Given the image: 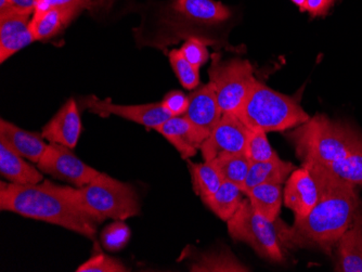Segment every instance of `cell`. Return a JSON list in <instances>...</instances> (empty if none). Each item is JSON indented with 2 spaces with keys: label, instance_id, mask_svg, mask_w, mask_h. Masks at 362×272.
I'll use <instances>...</instances> for the list:
<instances>
[{
  "label": "cell",
  "instance_id": "cell-10",
  "mask_svg": "<svg viewBox=\"0 0 362 272\" xmlns=\"http://www.w3.org/2000/svg\"><path fill=\"white\" fill-rule=\"evenodd\" d=\"M84 109L88 110L91 114L99 117L117 115L128 121L135 122L140 125L156 129L160 124L165 123L172 115L164 109L162 103H149V105H115L110 99L100 100L95 95H88L81 100Z\"/></svg>",
  "mask_w": 362,
  "mask_h": 272
},
{
  "label": "cell",
  "instance_id": "cell-33",
  "mask_svg": "<svg viewBox=\"0 0 362 272\" xmlns=\"http://www.w3.org/2000/svg\"><path fill=\"white\" fill-rule=\"evenodd\" d=\"M160 103L172 117H181L188 109L189 97L179 90L170 91Z\"/></svg>",
  "mask_w": 362,
  "mask_h": 272
},
{
  "label": "cell",
  "instance_id": "cell-3",
  "mask_svg": "<svg viewBox=\"0 0 362 272\" xmlns=\"http://www.w3.org/2000/svg\"><path fill=\"white\" fill-rule=\"evenodd\" d=\"M303 163L327 165L362 145V137L351 126L332 121L323 114L286 133Z\"/></svg>",
  "mask_w": 362,
  "mask_h": 272
},
{
  "label": "cell",
  "instance_id": "cell-23",
  "mask_svg": "<svg viewBox=\"0 0 362 272\" xmlns=\"http://www.w3.org/2000/svg\"><path fill=\"white\" fill-rule=\"evenodd\" d=\"M243 190L233 182L223 180L218 190L203 199L209 210L223 221L229 220L243 202Z\"/></svg>",
  "mask_w": 362,
  "mask_h": 272
},
{
  "label": "cell",
  "instance_id": "cell-13",
  "mask_svg": "<svg viewBox=\"0 0 362 272\" xmlns=\"http://www.w3.org/2000/svg\"><path fill=\"white\" fill-rule=\"evenodd\" d=\"M28 14L11 11L0 14V62L36 42L30 30Z\"/></svg>",
  "mask_w": 362,
  "mask_h": 272
},
{
  "label": "cell",
  "instance_id": "cell-1",
  "mask_svg": "<svg viewBox=\"0 0 362 272\" xmlns=\"http://www.w3.org/2000/svg\"><path fill=\"white\" fill-rule=\"evenodd\" d=\"M314 172L320 187V196L308 216L295 219L292 228L280 232L288 245L315 247L331 254L337 241L361 210L355 186L316 163H303Z\"/></svg>",
  "mask_w": 362,
  "mask_h": 272
},
{
  "label": "cell",
  "instance_id": "cell-32",
  "mask_svg": "<svg viewBox=\"0 0 362 272\" xmlns=\"http://www.w3.org/2000/svg\"><path fill=\"white\" fill-rule=\"evenodd\" d=\"M180 52L184 54L185 58L192 63L195 68L200 69L204 66L205 63L209 60V50H207L206 45L204 42L199 40V38H190L187 40L180 48Z\"/></svg>",
  "mask_w": 362,
  "mask_h": 272
},
{
  "label": "cell",
  "instance_id": "cell-19",
  "mask_svg": "<svg viewBox=\"0 0 362 272\" xmlns=\"http://www.w3.org/2000/svg\"><path fill=\"white\" fill-rule=\"evenodd\" d=\"M172 8L186 19L204 24H216L230 18V10L215 0H173Z\"/></svg>",
  "mask_w": 362,
  "mask_h": 272
},
{
  "label": "cell",
  "instance_id": "cell-16",
  "mask_svg": "<svg viewBox=\"0 0 362 272\" xmlns=\"http://www.w3.org/2000/svg\"><path fill=\"white\" fill-rule=\"evenodd\" d=\"M337 272H362V210L356 215L353 223L337 241Z\"/></svg>",
  "mask_w": 362,
  "mask_h": 272
},
{
  "label": "cell",
  "instance_id": "cell-2",
  "mask_svg": "<svg viewBox=\"0 0 362 272\" xmlns=\"http://www.w3.org/2000/svg\"><path fill=\"white\" fill-rule=\"evenodd\" d=\"M0 210L63 227L95 239L97 220L72 196V188L50 182L36 184H0Z\"/></svg>",
  "mask_w": 362,
  "mask_h": 272
},
{
  "label": "cell",
  "instance_id": "cell-9",
  "mask_svg": "<svg viewBox=\"0 0 362 272\" xmlns=\"http://www.w3.org/2000/svg\"><path fill=\"white\" fill-rule=\"evenodd\" d=\"M250 129L235 114H223L209 137L201 146L205 162L223 154L245 153Z\"/></svg>",
  "mask_w": 362,
  "mask_h": 272
},
{
  "label": "cell",
  "instance_id": "cell-31",
  "mask_svg": "<svg viewBox=\"0 0 362 272\" xmlns=\"http://www.w3.org/2000/svg\"><path fill=\"white\" fill-rule=\"evenodd\" d=\"M77 272H125L127 268L110 256L103 253H95L91 259L79 266Z\"/></svg>",
  "mask_w": 362,
  "mask_h": 272
},
{
  "label": "cell",
  "instance_id": "cell-26",
  "mask_svg": "<svg viewBox=\"0 0 362 272\" xmlns=\"http://www.w3.org/2000/svg\"><path fill=\"white\" fill-rule=\"evenodd\" d=\"M322 166L344 182L354 186H362V145L337 161Z\"/></svg>",
  "mask_w": 362,
  "mask_h": 272
},
{
  "label": "cell",
  "instance_id": "cell-27",
  "mask_svg": "<svg viewBox=\"0 0 362 272\" xmlns=\"http://www.w3.org/2000/svg\"><path fill=\"white\" fill-rule=\"evenodd\" d=\"M245 154L251 163L272 161L279 158L278 154L274 151L268 141L267 133L262 129H250Z\"/></svg>",
  "mask_w": 362,
  "mask_h": 272
},
{
  "label": "cell",
  "instance_id": "cell-12",
  "mask_svg": "<svg viewBox=\"0 0 362 272\" xmlns=\"http://www.w3.org/2000/svg\"><path fill=\"white\" fill-rule=\"evenodd\" d=\"M185 117L192 123L204 139L209 137L223 117L216 90L211 82L203 85L189 95L188 109Z\"/></svg>",
  "mask_w": 362,
  "mask_h": 272
},
{
  "label": "cell",
  "instance_id": "cell-34",
  "mask_svg": "<svg viewBox=\"0 0 362 272\" xmlns=\"http://www.w3.org/2000/svg\"><path fill=\"white\" fill-rule=\"evenodd\" d=\"M335 0H306L300 11L308 12L311 17H323L334 5Z\"/></svg>",
  "mask_w": 362,
  "mask_h": 272
},
{
  "label": "cell",
  "instance_id": "cell-5",
  "mask_svg": "<svg viewBox=\"0 0 362 272\" xmlns=\"http://www.w3.org/2000/svg\"><path fill=\"white\" fill-rule=\"evenodd\" d=\"M72 196L98 223L107 218L125 220L140 213L139 199L134 187L103 172L86 186L72 188Z\"/></svg>",
  "mask_w": 362,
  "mask_h": 272
},
{
  "label": "cell",
  "instance_id": "cell-18",
  "mask_svg": "<svg viewBox=\"0 0 362 272\" xmlns=\"http://www.w3.org/2000/svg\"><path fill=\"white\" fill-rule=\"evenodd\" d=\"M83 7L68 6L57 7L40 13L33 14L30 28L35 40H46L54 37L68 25Z\"/></svg>",
  "mask_w": 362,
  "mask_h": 272
},
{
  "label": "cell",
  "instance_id": "cell-29",
  "mask_svg": "<svg viewBox=\"0 0 362 272\" xmlns=\"http://www.w3.org/2000/svg\"><path fill=\"white\" fill-rule=\"evenodd\" d=\"M191 271H249L242 264L238 263L233 256L228 254H213L204 256L191 267Z\"/></svg>",
  "mask_w": 362,
  "mask_h": 272
},
{
  "label": "cell",
  "instance_id": "cell-14",
  "mask_svg": "<svg viewBox=\"0 0 362 272\" xmlns=\"http://www.w3.org/2000/svg\"><path fill=\"white\" fill-rule=\"evenodd\" d=\"M81 133V122L78 109L74 99H70L42 128V135L52 143L74 149Z\"/></svg>",
  "mask_w": 362,
  "mask_h": 272
},
{
  "label": "cell",
  "instance_id": "cell-8",
  "mask_svg": "<svg viewBox=\"0 0 362 272\" xmlns=\"http://www.w3.org/2000/svg\"><path fill=\"white\" fill-rule=\"evenodd\" d=\"M37 165L45 174L70 182L78 188L90 184L103 174L81 161L70 148L52 142L47 146Z\"/></svg>",
  "mask_w": 362,
  "mask_h": 272
},
{
  "label": "cell",
  "instance_id": "cell-17",
  "mask_svg": "<svg viewBox=\"0 0 362 272\" xmlns=\"http://www.w3.org/2000/svg\"><path fill=\"white\" fill-rule=\"evenodd\" d=\"M40 134L24 131L10 122L0 121V141L33 163H38L46 151V142Z\"/></svg>",
  "mask_w": 362,
  "mask_h": 272
},
{
  "label": "cell",
  "instance_id": "cell-11",
  "mask_svg": "<svg viewBox=\"0 0 362 272\" xmlns=\"http://www.w3.org/2000/svg\"><path fill=\"white\" fill-rule=\"evenodd\" d=\"M320 187L314 172L302 165L288 178L284 187V205L295 215V219L308 216L318 202Z\"/></svg>",
  "mask_w": 362,
  "mask_h": 272
},
{
  "label": "cell",
  "instance_id": "cell-28",
  "mask_svg": "<svg viewBox=\"0 0 362 272\" xmlns=\"http://www.w3.org/2000/svg\"><path fill=\"white\" fill-rule=\"evenodd\" d=\"M170 62L174 69L175 74L178 77L179 82L187 89H194L200 84V72L192 63L185 58L180 49H174L170 52Z\"/></svg>",
  "mask_w": 362,
  "mask_h": 272
},
{
  "label": "cell",
  "instance_id": "cell-24",
  "mask_svg": "<svg viewBox=\"0 0 362 272\" xmlns=\"http://www.w3.org/2000/svg\"><path fill=\"white\" fill-rule=\"evenodd\" d=\"M193 190L200 198L205 199L218 190L223 179L213 162L189 163Z\"/></svg>",
  "mask_w": 362,
  "mask_h": 272
},
{
  "label": "cell",
  "instance_id": "cell-35",
  "mask_svg": "<svg viewBox=\"0 0 362 272\" xmlns=\"http://www.w3.org/2000/svg\"><path fill=\"white\" fill-rule=\"evenodd\" d=\"M90 1L91 0H40L34 13L47 11L52 8L68 7V6H79L85 8Z\"/></svg>",
  "mask_w": 362,
  "mask_h": 272
},
{
  "label": "cell",
  "instance_id": "cell-4",
  "mask_svg": "<svg viewBox=\"0 0 362 272\" xmlns=\"http://www.w3.org/2000/svg\"><path fill=\"white\" fill-rule=\"evenodd\" d=\"M235 115L249 129L266 133L286 131L310 119L294 98L276 93L258 81Z\"/></svg>",
  "mask_w": 362,
  "mask_h": 272
},
{
  "label": "cell",
  "instance_id": "cell-21",
  "mask_svg": "<svg viewBox=\"0 0 362 272\" xmlns=\"http://www.w3.org/2000/svg\"><path fill=\"white\" fill-rule=\"evenodd\" d=\"M296 170V166L290 162L282 161L281 158H276L272 161L256 162L252 163L245 182L243 184V192L262 184H286L290 175Z\"/></svg>",
  "mask_w": 362,
  "mask_h": 272
},
{
  "label": "cell",
  "instance_id": "cell-37",
  "mask_svg": "<svg viewBox=\"0 0 362 272\" xmlns=\"http://www.w3.org/2000/svg\"><path fill=\"white\" fill-rule=\"evenodd\" d=\"M291 1H293L295 5L298 6L300 9H302V8L304 7L305 1H306V0H291Z\"/></svg>",
  "mask_w": 362,
  "mask_h": 272
},
{
  "label": "cell",
  "instance_id": "cell-6",
  "mask_svg": "<svg viewBox=\"0 0 362 272\" xmlns=\"http://www.w3.org/2000/svg\"><path fill=\"white\" fill-rule=\"evenodd\" d=\"M227 223L229 235L235 241L249 244L256 254L267 261H284L281 235L274 225L276 221L272 223L258 214L249 199L243 200L239 210Z\"/></svg>",
  "mask_w": 362,
  "mask_h": 272
},
{
  "label": "cell",
  "instance_id": "cell-20",
  "mask_svg": "<svg viewBox=\"0 0 362 272\" xmlns=\"http://www.w3.org/2000/svg\"><path fill=\"white\" fill-rule=\"evenodd\" d=\"M0 172L11 184H36L44 180L36 168L24 161V158L12 151L5 142L0 141Z\"/></svg>",
  "mask_w": 362,
  "mask_h": 272
},
{
  "label": "cell",
  "instance_id": "cell-7",
  "mask_svg": "<svg viewBox=\"0 0 362 272\" xmlns=\"http://www.w3.org/2000/svg\"><path fill=\"white\" fill-rule=\"evenodd\" d=\"M209 82L215 87L223 114H237L257 83L253 66L246 60H221L218 54L211 57Z\"/></svg>",
  "mask_w": 362,
  "mask_h": 272
},
{
  "label": "cell",
  "instance_id": "cell-22",
  "mask_svg": "<svg viewBox=\"0 0 362 272\" xmlns=\"http://www.w3.org/2000/svg\"><path fill=\"white\" fill-rule=\"evenodd\" d=\"M245 194L258 214L272 223L278 220L284 201L282 184H258L246 191Z\"/></svg>",
  "mask_w": 362,
  "mask_h": 272
},
{
  "label": "cell",
  "instance_id": "cell-15",
  "mask_svg": "<svg viewBox=\"0 0 362 272\" xmlns=\"http://www.w3.org/2000/svg\"><path fill=\"white\" fill-rule=\"evenodd\" d=\"M156 131L166 138L185 160L194 156L205 140L185 115L170 117Z\"/></svg>",
  "mask_w": 362,
  "mask_h": 272
},
{
  "label": "cell",
  "instance_id": "cell-30",
  "mask_svg": "<svg viewBox=\"0 0 362 272\" xmlns=\"http://www.w3.org/2000/svg\"><path fill=\"white\" fill-rule=\"evenodd\" d=\"M130 239V229L121 220L111 223L101 233V242L107 251L117 252L124 249Z\"/></svg>",
  "mask_w": 362,
  "mask_h": 272
},
{
  "label": "cell",
  "instance_id": "cell-25",
  "mask_svg": "<svg viewBox=\"0 0 362 272\" xmlns=\"http://www.w3.org/2000/svg\"><path fill=\"white\" fill-rule=\"evenodd\" d=\"M211 162L221 172L223 180L233 182L243 190L244 182L252 164L245 153L223 154Z\"/></svg>",
  "mask_w": 362,
  "mask_h": 272
},
{
  "label": "cell",
  "instance_id": "cell-36",
  "mask_svg": "<svg viewBox=\"0 0 362 272\" xmlns=\"http://www.w3.org/2000/svg\"><path fill=\"white\" fill-rule=\"evenodd\" d=\"M40 0H10L13 11L23 14H34Z\"/></svg>",
  "mask_w": 362,
  "mask_h": 272
}]
</instances>
